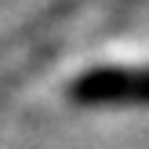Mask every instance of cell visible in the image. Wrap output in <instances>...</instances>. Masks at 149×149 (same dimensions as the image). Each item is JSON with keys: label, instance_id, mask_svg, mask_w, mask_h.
I'll use <instances>...</instances> for the list:
<instances>
[{"label": "cell", "instance_id": "cell-1", "mask_svg": "<svg viewBox=\"0 0 149 149\" xmlns=\"http://www.w3.org/2000/svg\"><path fill=\"white\" fill-rule=\"evenodd\" d=\"M69 95L77 102H142L149 98V69H91Z\"/></svg>", "mask_w": 149, "mask_h": 149}]
</instances>
